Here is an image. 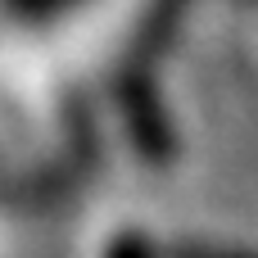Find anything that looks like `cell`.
Wrapping results in <instances>:
<instances>
[{
	"label": "cell",
	"instance_id": "cell-1",
	"mask_svg": "<svg viewBox=\"0 0 258 258\" xmlns=\"http://www.w3.org/2000/svg\"><path fill=\"white\" fill-rule=\"evenodd\" d=\"M168 258H254V254H240V249H222V245H172Z\"/></svg>",
	"mask_w": 258,
	"mask_h": 258
},
{
	"label": "cell",
	"instance_id": "cell-2",
	"mask_svg": "<svg viewBox=\"0 0 258 258\" xmlns=\"http://www.w3.org/2000/svg\"><path fill=\"white\" fill-rule=\"evenodd\" d=\"M109 258H159V249L145 240V236H118L109 245Z\"/></svg>",
	"mask_w": 258,
	"mask_h": 258
}]
</instances>
